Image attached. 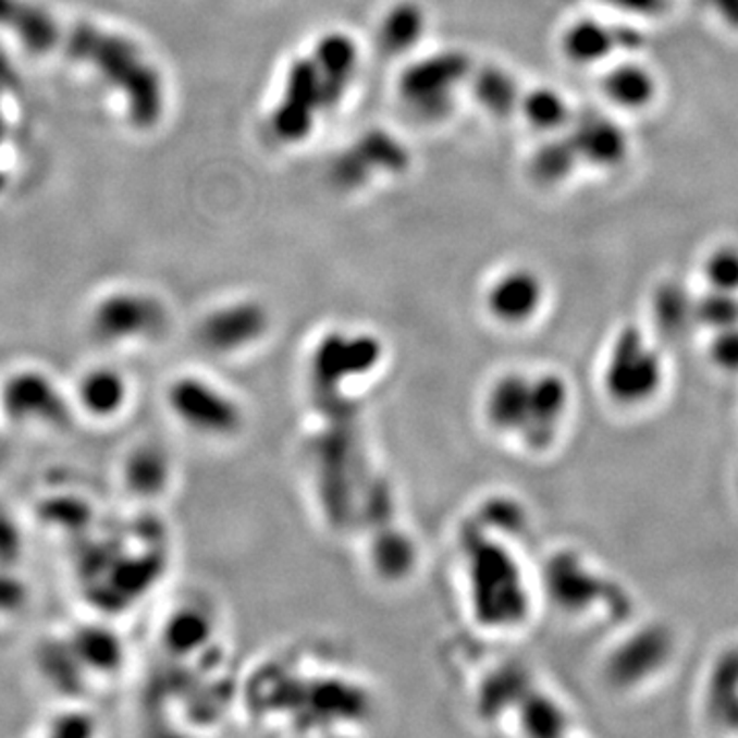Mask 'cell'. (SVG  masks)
<instances>
[{"label":"cell","mask_w":738,"mask_h":738,"mask_svg":"<svg viewBox=\"0 0 738 738\" xmlns=\"http://www.w3.org/2000/svg\"><path fill=\"white\" fill-rule=\"evenodd\" d=\"M570 390L561 373L507 371L484 396V419L499 438L519 447L544 452L563 431L570 413Z\"/></svg>","instance_id":"6da1fadb"},{"label":"cell","mask_w":738,"mask_h":738,"mask_svg":"<svg viewBox=\"0 0 738 738\" xmlns=\"http://www.w3.org/2000/svg\"><path fill=\"white\" fill-rule=\"evenodd\" d=\"M72 34V58L101 74L106 85L122 95L134 123L140 127L159 123L164 109L162 76L140 48L93 25H81Z\"/></svg>","instance_id":"7a4b0ae2"},{"label":"cell","mask_w":738,"mask_h":738,"mask_svg":"<svg viewBox=\"0 0 738 738\" xmlns=\"http://www.w3.org/2000/svg\"><path fill=\"white\" fill-rule=\"evenodd\" d=\"M599 380L610 403L636 410L661 396L667 384V364L647 334L636 327H624L607 349Z\"/></svg>","instance_id":"3957f363"},{"label":"cell","mask_w":738,"mask_h":738,"mask_svg":"<svg viewBox=\"0 0 738 738\" xmlns=\"http://www.w3.org/2000/svg\"><path fill=\"white\" fill-rule=\"evenodd\" d=\"M472 76V60L462 50H441L406 66L398 78V95L421 122L440 123L456 109L457 93Z\"/></svg>","instance_id":"277c9868"},{"label":"cell","mask_w":738,"mask_h":738,"mask_svg":"<svg viewBox=\"0 0 738 738\" xmlns=\"http://www.w3.org/2000/svg\"><path fill=\"white\" fill-rule=\"evenodd\" d=\"M331 109L333 101L315 60L302 56L285 71L282 95L271 113V130L283 144H299L315 134L318 120Z\"/></svg>","instance_id":"5b68a950"},{"label":"cell","mask_w":738,"mask_h":738,"mask_svg":"<svg viewBox=\"0 0 738 738\" xmlns=\"http://www.w3.org/2000/svg\"><path fill=\"white\" fill-rule=\"evenodd\" d=\"M167 405L176 421L201 438H232L243 425L236 401L201 376H179L167 390Z\"/></svg>","instance_id":"8992f818"},{"label":"cell","mask_w":738,"mask_h":738,"mask_svg":"<svg viewBox=\"0 0 738 738\" xmlns=\"http://www.w3.org/2000/svg\"><path fill=\"white\" fill-rule=\"evenodd\" d=\"M410 150L396 134L369 127L345 146L331 164V179L343 192H357L380 175H403L410 169Z\"/></svg>","instance_id":"52a82bcc"},{"label":"cell","mask_w":738,"mask_h":738,"mask_svg":"<svg viewBox=\"0 0 738 738\" xmlns=\"http://www.w3.org/2000/svg\"><path fill=\"white\" fill-rule=\"evenodd\" d=\"M164 324L162 304L142 292H113L90 312V333L111 347L152 339L164 331Z\"/></svg>","instance_id":"ba28073f"},{"label":"cell","mask_w":738,"mask_h":738,"mask_svg":"<svg viewBox=\"0 0 738 738\" xmlns=\"http://www.w3.org/2000/svg\"><path fill=\"white\" fill-rule=\"evenodd\" d=\"M675 638L665 624H649L626 636L607 661V679L619 689H636L661 675L673 661Z\"/></svg>","instance_id":"9c48e42d"},{"label":"cell","mask_w":738,"mask_h":738,"mask_svg":"<svg viewBox=\"0 0 738 738\" xmlns=\"http://www.w3.org/2000/svg\"><path fill=\"white\" fill-rule=\"evenodd\" d=\"M2 413L15 422H41L62 427L71 415L66 396L39 371L13 373L0 394Z\"/></svg>","instance_id":"30bf717a"},{"label":"cell","mask_w":738,"mask_h":738,"mask_svg":"<svg viewBox=\"0 0 738 738\" xmlns=\"http://www.w3.org/2000/svg\"><path fill=\"white\" fill-rule=\"evenodd\" d=\"M544 280L528 267H513L496 275L484 294V306L499 324L524 327L544 306Z\"/></svg>","instance_id":"8fae6325"},{"label":"cell","mask_w":738,"mask_h":738,"mask_svg":"<svg viewBox=\"0 0 738 738\" xmlns=\"http://www.w3.org/2000/svg\"><path fill=\"white\" fill-rule=\"evenodd\" d=\"M552 595L563 605L564 612L570 614L591 612L601 598L607 599L622 614H630V605L624 595H619V589H615L610 580L601 579L577 554L556 556Z\"/></svg>","instance_id":"7c38bea8"},{"label":"cell","mask_w":738,"mask_h":738,"mask_svg":"<svg viewBox=\"0 0 738 738\" xmlns=\"http://www.w3.org/2000/svg\"><path fill=\"white\" fill-rule=\"evenodd\" d=\"M269 324V317L257 302H232L222 308H216L204 318L199 327V339L210 352L229 355L261 339Z\"/></svg>","instance_id":"4fadbf2b"},{"label":"cell","mask_w":738,"mask_h":738,"mask_svg":"<svg viewBox=\"0 0 738 738\" xmlns=\"http://www.w3.org/2000/svg\"><path fill=\"white\" fill-rule=\"evenodd\" d=\"M570 142L580 162H589L595 169H615L628 157L630 142L626 130L601 113H587L575 123Z\"/></svg>","instance_id":"5bb4252c"},{"label":"cell","mask_w":738,"mask_h":738,"mask_svg":"<svg viewBox=\"0 0 738 738\" xmlns=\"http://www.w3.org/2000/svg\"><path fill=\"white\" fill-rule=\"evenodd\" d=\"M310 58L317 64L333 106H339L347 97L359 72L361 53L357 41L345 32H329L318 37Z\"/></svg>","instance_id":"9a60e30c"},{"label":"cell","mask_w":738,"mask_h":738,"mask_svg":"<svg viewBox=\"0 0 738 738\" xmlns=\"http://www.w3.org/2000/svg\"><path fill=\"white\" fill-rule=\"evenodd\" d=\"M130 401V386L118 369L93 368L85 371L74 390V403L90 419L107 421L122 413Z\"/></svg>","instance_id":"2e32d148"},{"label":"cell","mask_w":738,"mask_h":738,"mask_svg":"<svg viewBox=\"0 0 738 738\" xmlns=\"http://www.w3.org/2000/svg\"><path fill=\"white\" fill-rule=\"evenodd\" d=\"M659 76L642 62L626 60L607 69L601 78L605 99L624 111H644L659 97Z\"/></svg>","instance_id":"e0dca14e"},{"label":"cell","mask_w":738,"mask_h":738,"mask_svg":"<svg viewBox=\"0 0 738 738\" xmlns=\"http://www.w3.org/2000/svg\"><path fill=\"white\" fill-rule=\"evenodd\" d=\"M624 36L598 19H579L568 25L563 36V52L577 66H593L607 60Z\"/></svg>","instance_id":"ac0fdd59"},{"label":"cell","mask_w":738,"mask_h":738,"mask_svg":"<svg viewBox=\"0 0 738 738\" xmlns=\"http://www.w3.org/2000/svg\"><path fill=\"white\" fill-rule=\"evenodd\" d=\"M427 34V13L417 0H398L380 23V46L390 56L413 52Z\"/></svg>","instance_id":"d6986e66"},{"label":"cell","mask_w":738,"mask_h":738,"mask_svg":"<svg viewBox=\"0 0 738 738\" xmlns=\"http://www.w3.org/2000/svg\"><path fill=\"white\" fill-rule=\"evenodd\" d=\"M470 83L476 103L492 118H511L519 109L524 95L517 85V78L509 71L492 64L482 66L472 71Z\"/></svg>","instance_id":"ffe728a7"},{"label":"cell","mask_w":738,"mask_h":738,"mask_svg":"<svg viewBox=\"0 0 738 738\" xmlns=\"http://www.w3.org/2000/svg\"><path fill=\"white\" fill-rule=\"evenodd\" d=\"M162 456L152 447H142L132 452L123 466V480L127 489L138 496H155L164 489L169 466Z\"/></svg>","instance_id":"44dd1931"},{"label":"cell","mask_w":738,"mask_h":738,"mask_svg":"<svg viewBox=\"0 0 738 738\" xmlns=\"http://www.w3.org/2000/svg\"><path fill=\"white\" fill-rule=\"evenodd\" d=\"M579 155L570 138H554L542 144L531 159V175L542 185H558L579 167Z\"/></svg>","instance_id":"7402d4cb"},{"label":"cell","mask_w":738,"mask_h":738,"mask_svg":"<svg viewBox=\"0 0 738 738\" xmlns=\"http://www.w3.org/2000/svg\"><path fill=\"white\" fill-rule=\"evenodd\" d=\"M519 107L524 111V118L533 127L544 130V132L561 130L570 120V106L564 99L563 93L556 88H533L528 95L521 97Z\"/></svg>","instance_id":"603a6c76"},{"label":"cell","mask_w":738,"mask_h":738,"mask_svg":"<svg viewBox=\"0 0 738 738\" xmlns=\"http://www.w3.org/2000/svg\"><path fill=\"white\" fill-rule=\"evenodd\" d=\"M702 275L708 290L738 296V246L718 245L712 248L703 259Z\"/></svg>","instance_id":"cb8c5ba5"},{"label":"cell","mask_w":738,"mask_h":738,"mask_svg":"<svg viewBox=\"0 0 738 738\" xmlns=\"http://www.w3.org/2000/svg\"><path fill=\"white\" fill-rule=\"evenodd\" d=\"M693 304L696 302H689L686 294L679 292L675 285L667 287V290H661L659 296L654 298V318L659 322V329L668 334L686 331V324L689 320L696 322Z\"/></svg>","instance_id":"d4e9b609"},{"label":"cell","mask_w":738,"mask_h":738,"mask_svg":"<svg viewBox=\"0 0 738 738\" xmlns=\"http://www.w3.org/2000/svg\"><path fill=\"white\" fill-rule=\"evenodd\" d=\"M693 315L696 322L710 331L735 327L738 324V296L708 290V294L693 304Z\"/></svg>","instance_id":"484cf974"},{"label":"cell","mask_w":738,"mask_h":738,"mask_svg":"<svg viewBox=\"0 0 738 738\" xmlns=\"http://www.w3.org/2000/svg\"><path fill=\"white\" fill-rule=\"evenodd\" d=\"M708 353L716 368L726 373H738V324L712 331Z\"/></svg>","instance_id":"4316f807"},{"label":"cell","mask_w":738,"mask_h":738,"mask_svg":"<svg viewBox=\"0 0 738 738\" xmlns=\"http://www.w3.org/2000/svg\"><path fill=\"white\" fill-rule=\"evenodd\" d=\"M25 598V589L17 579L0 573V615L15 614Z\"/></svg>","instance_id":"83f0119b"},{"label":"cell","mask_w":738,"mask_h":738,"mask_svg":"<svg viewBox=\"0 0 738 738\" xmlns=\"http://www.w3.org/2000/svg\"><path fill=\"white\" fill-rule=\"evenodd\" d=\"M703 7L730 29H738V0H700Z\"/></svg>","instance_id":"f1b7e54d"},{"label":"cell","mask_w":738,"mask_h":738,"mask_svg":"<svg viewBox=\"0 0 738 738\" xmlns=\"http://www.w3.org/2000/svg\"><path fill=\"white\" fill-rule=\"evenodd\" d=\"M607 2H612L615 7H622V9H628V11H640V13L656 7V0H607Z\"/></svg>","instance_id":"f546056e"},{"label":"cell","mask_w":738,"mask_h":738,"mask_svg":"<svg viewBox=\"0 0 738 738\" xmlns=\"http://www.w3.org/2000/svg\"><path fill=\"white\" fill-rule=\"evenodd\" d=\"M737 491H738V475H737Z\"/></svg>","instance_id":"4dcf8cb0"}]
</instances>
